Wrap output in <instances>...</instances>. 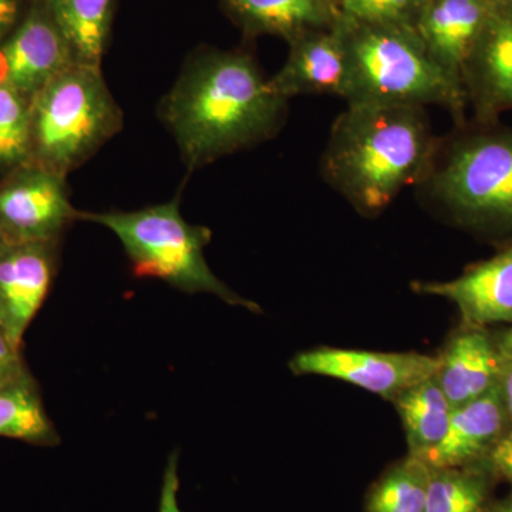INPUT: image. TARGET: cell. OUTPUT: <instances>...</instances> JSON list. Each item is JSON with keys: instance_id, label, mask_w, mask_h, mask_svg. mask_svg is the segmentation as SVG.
<instances>
[{"instance_id": "obj_1", "label": "cell", "mask_w": 512, "mask_h": 512, "mask_svg": "<svg viewBox=\"0 0 512 512\" xmlns=\"http://www.w3.org/2000/svg\"><path fill=\"white\" fill-rule=\"evenodd\" d=\"M286 113L252 56L220 50L194 57L160 104L190 171L271 140Z\"/></svg>"}, {"instance_id": "obj_2", "label": "cell", "mask_w": 512, "mask_h": 512, "mask_svg": "<svg viewBox=\"0 0 512 512\" xmlns=\"http://www.w3.org/2000/svg\"><path fill=\"white\" fill-rule=\"evenodd\" d=\"M441 138L424 107L348 106L333 123L320 175L363 217H376L429 173Z\"/></svg>"}, {"instance_id": "obj_3", "label": "cell", "mask_w": 512, "mask_h": 512, "mask_svg": "<svg viewBox=\"0 0 512 512\" xmlns=\"http://www.w3.org/2000/svg\"><path fill=\"white\" fill-rule=\"evenodd\" d=\"M349 79L346 106H439L464 124L463 84L434 62L414 28L346 19Z\"/></svg>"}, {"instance_id": "obj_4", "label": "cell", "mask_w": 512, "mask_h": 512, "mask_svg": "<svg viewBox=\"0 0 512 512\" xmlns=\"http://www.w3.org/2000/svg\"><path fill=\"white\" fill-rule=\"evenodd\" d=\"M458 130L441 138L423 200L464 227L512 231V130Z\"/></svg>"}, {"instance_id": "obj_5", "label": "cell", "mask_w": 512, "mask_h": 512, "mask_svg": "<svg viewBox=\"0 0 512 512\" xmlns=\"http://www.w3.org/2000/svg\"><path fill=\"white\" fill-rule=\"evenodd\" d=\"M80 221L110 229L123 245L133 274L156 278L187 293H212L225 303L259 313L212 272L205 258L211 229L185 221L180 198L137 211L83 212Z\"/></svg>"}, {"instance_id": "obj_6", "label": "cell", "mask_w": 512, "mask_h": 512, "mask_svg": "<svg viewBox=\"0 0 512 512\" xmlns=\"http://www.w3.org/2000/svg\"><path fill=\"white\" fill-rule=\"evenodd\" d=\"M123 110L101 67L73 63L30 101V160L63 175L119 134Z\"/></svg>"}, {"instance_id": "obj_7", "label": "cell", "mask_w": 512, "mask_h": 512, "mask_svg": "<svg viewBox=\"0 0 512 512\" xmlns=\"http://www.w3.org/2000/svg\"><path fill=\"white\" fill-rule=\"evenodd\" d=\"M67 175L28 163L0 183V242H59L80 221L70 201Z\"/></svg>"}, {"instance_id": "obj_8", "label": "cell", "mask_w": 512, "mask_h": 512, "mask_svg": "<svg viewBox=\"0 0 512 512\" xmlns=\"http://www.w3.org/2000/svg\"><path fill=\"white\" fill-rule=\"evenodd\" d=\"M440 357L417 352L316 348L289 362L293 375L343 380L394 402L403 392L439 372Z\"/></svg>"}, {"instance_id": "obj_9", "label": "cell", "mask_w": 512, "mask_h": 512, "mask_svg": "<svg viewBox=\"0 0 512 512\" xmlns=\"http://www.w3.org/2000/svg\"><path fill=\"white\" fill-rule=\"evenodd\" d=\"M57 242H0V328L22 348L56 274Z\"/></svg>"}, {"instance_id": "obj_10", "label": "cell", "mask_w": 512, "mask_h": 512, "mask_svg": "<svg viewBox=\"0 0 512 512\" xmlns=\"http://www.w3.org/2000/svg\"><path fill=\"white\" fill-rule=\"evenodd\" d=\"M73 63L69 46L43 5L0 42V84L29 101Z\"/></svg>"}, {"instance_id": "obj_11", "label": "cell", "mask_w": 512, "mask_h": 512, "mask_svg": "<svg viewBox=\"0 0 512 512\" xmlns=\"http://www.w3.org/2000/svg\"><path fill=\"white\" fill-rule=\"evenodd\" d=\"M348 79V39L343 16L336 25L311 30L291 40L288 60L269 83L288 101L306 94L345 99Z\"/></svg>"}, {"instance_id": "obj_12", "label": "cell", "mask_w": 512, "mask_h": 512, "mask_svg": "<svg viewBox=\"0 0 512 512\" xmlns=\"http://www.w3.org/2000/svg\"><path fill=\"white\" fill-rule=\"evenodd\" d=\"M463 84L478 123H493L512 109V5H490Z\"/></svg>"}, {"instance_id": "obj_13", "label": "cell", "mask_w": 512, "mask_h": 512, "mask_svg": "<svg viewBox=\"0 0 512 512\" xmlns=\"http://www.w3.org/2000/svg\"><path fill=\"white\" fill-rule=\"evenodd\" d=\"M414 292L457 306L466 328L512 322V248L444 282H414Z\"/></svg>"}, {"instance_id": "obj_14", "label": "cell", "mask_w": 512, "mask_h": 512, "mask_svg": "<svg viewBox=\"0 0 512 512\" xmlns=\"http://www.w3.org/2000/svg\"><path fill=\"white\" fill-rule=\"evenodd\" d=\"M488 9V0H427L414 26L434 62L458 83Z\"/></svg>"}, {"instance_id": "obj_15", "label": "cell", "mask_w": 512, "mask_h": 512, "mask_svg": "<svg viewBox=\"0 0 512 512\" xmlns=\"http://www.w3.org/2000/svg\"><path fill=\"white\" fill-rule=\"evenodd\" d=\"M505 420L503 394L497 384L473 402L454 409L446 436L420 460L431 468L470 466L503 434Z\"/></svg>"}, {"instance_id": "obj_16", "label": "cell", "mask_w": 512, "mask_h": 512, "mask_svg": "<svg viewBox=\"0 0 512 512\" xmlns=\"http://www.w3.org/2000/svg\"><path fill=\"white\" fill-rule=\"evenodd\" d=\"M439 357L436 379L453 409L473 402L500 382L503 352L481 329L458 333Z\"/></svg>"}, {"instance_id": "obj_17", "label": "cell", "mask_w": 512, "mask_h": 512, "mask_svg": "<svg viewBox=\"0 0 512 512\" xmlns=\"http://www.w3.org/2000/svg\"><path fill=\"white\" fill-rule=\"evenodd\" d=\"M117 0H43L73 60L101 67L109 47Z\"/></svg>"}, {"instance_id": "obj_18", "label": "cell", "mask_w": 512, "mask_h": 512, "mask_svg": "<svg viewBox=\"0 0 512 512\" xmlns=\"http://www.w3.org/2000/svg\"><path fill=\"white\" fill-rule=\"evenodd\" d=\"M248 29L281 35L291 42L343 18L339 0H225Z\"/></svg>"}, {"instance_id": "obj_19", "label": "cell", "mask_w": 512, "mask_h": 512, "mask_svg": "<svg viewBox=\"0 0 512 512\" xmlns=\"http://www.w3.org/2000/svg\"><path fill=\"white\" fill-rule=\"evenodd\" d=\"M0 437L53 447L60 443L55 424L47 416L39 384L32 373L0 384Z\"/></svg>"}, {"instance_id": "obj_20", "label": "cell", "mask_w": 512, "mask_h": 512, "mask_svg": "<svg viewBox=\"0 0 512 512\" xmlns=\"http://www.w3.org/2000/svg\"><path fill=\"white\" fill-rule=\"evenodd\" d=\"M393 403L402 419L410 456L423 457L446 436L454 409L436 376L410 387Z\"/></svg>"}, {"instance_id": "obj_21", "label": "cell", "mask_w": 512, "mask_h": 512, "mask_svg": "<svg viewBox=\"0 0 512 512\" xmlns=\"http://www.w3.org/2000/svg\"><path fill=\"white\" fill-rule=\"evenodd\" d=\"M431 467L407 456L377 478L367 491L365 512H426Z\"/></svg>"}, {"instance_id": "obj_22", "label": "cell", "mask_w": 512, "mask_h": 512, "mask_svg": "<svg viewBox=\"0 0 512 512\" xmlns=\"http://www.w3.org/2000/svg\"><path fill=\"white\" fill-rule=\"evenodd\" d=\"M487 494V477L476 468H431L426 512H483Z\"/></svg>"}, {"instance_id": "obj_23", "label": "cell", "mask_w": 512, "mask_h": 512, "mask_svg": "<svg viewBox=\"0 0 512 512\" xmlns=\"http://www.w3.org/2000/svg\"><path fill=\"white\" fill-rule=\"evenodd\" d=\"M30 160V101L0 84V171L10 173Z\"/></svg>"}, {"instance_id": "obj_24", "label": "cell", "mask_w": 512, "mask_h": 512, "mask_svg": "<svg viewBox=\"0 0 512 512\" xmlns=\"http://www.w3.org/2000/svg\"><path fill=\"white\" fill-rule=\"evenodd\" d=\"M427 0H339L346 19L366 25L414 28Z\"/></svg>"}, {"instance_id": "obj_25", "label": "cell", "mask_w": 512, "mask_h": 512, "mask_svg": "<svg viewBox=\"0 0 512 512\" xmlns=\"http://www.w3.org/2000/svg\"><path fill=\"white\" fill-rule=\"evenodd\" d=\"M28 370L23 360L22 348L13 345L12 340L0 328V384H5Z\"/></svg>"}, {"instance_id": "obj_26", "label": "cell", "mask_w": 512, "mask_h": 512, "mask_svg": "<svg viewBox=\"0 0 512 512\" xmlns=\"http://www.w3.org/2000/svg\"><path fill=\"white\" fill-rule=\"evenodd\" d=\"M180 490V478H178V451L168 457L167 467L161 487L160 507L158 512H183L178 507L177 494Z\"/></svg>"}, {"instance_id": "obj_27", "label": "cell", "mask_w": 512, "mask_h": 512, "mask_svg": "<svg viewBox=\"0 0 512 512\" xmlns=\"http://www.w3.org/2000/svg\"><path fill=\"white\" fill-rule=\"evenodd\" d=\"M485 456L490 466L512 483V431L501 434Z\"/></svg>"}, {"instance_id": "obj_28", "label": "cell", "mask_w": 512, "mask_h": 512, "mask_svg": "<svg viewBox=\"0 0 512 512\" xmlns=\"http://www.w3.org/2000/svg\"><path fill=\"white\" fill-rule=\"evenodd\" d=\"M22 2L20 0H0V42L12 32L22 20Z\"/></svg>"}, {"instance_id": "obj_29", "label": "cell", "mask_w": 512, "mask_h": 512, "mask_svg": "<svg viewBox=\"0 0 512 512\" xmlns=\"http://www.w3.org/2000/svg\"><path fill=\"white\" fill-rule=\"evenodd\" d=\"M503 352V350H501ZM500 390L503 394L505 413L507 419L512 421V359L503 352V369L500 376Z\"/></svg>"}, {"instance_id": "obj_30", "label": "cell", "mask_w": 512, "mask_h": 512, "mask_svg": "<svg viewBox=\"0 0 512 512\" xmlns=\"http://www.w3.org/2000/svg\"><path fill=\"white\" fill-rule=\"evenodd\" d=\"M501 350H503L505 355L510 356L512 359V329L507 333V335L504 336Z\"/></svg>"}, {"instance_id": "obj_31", "label": "cell", "mask_w": 512, "mask_h": 512, "mask_svg": "<svg viewBox=\"0 0 512 512\" xmlns=\"http://www.w3.org/2000/svg\"><path fill=\"white\" fill-rule=\"evenodd\" d=\"M493 512H512V495L507 500H504L503 503L498 504Z\"/></svg>"}]
</instances>
